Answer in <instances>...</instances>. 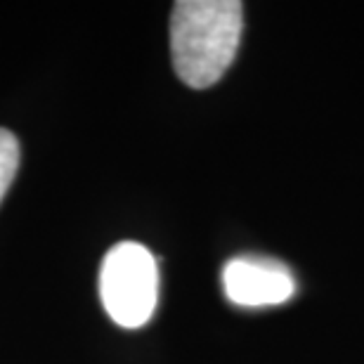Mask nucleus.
<instances>
[{"mask_svg": "<svg viewBox=\"0 0 364 364\" xmlns=\"http://www.w3.org/2000/svg\"><path fill=\"white\" fill-rule=\"evenodd\" d=\"M244 28L239 0H178L171 12V57L189 88L215 85L235 62Z\"/></svg>", "mask_w": 364, "mask_h": 364, "instance_id": "obj_1", "label": "nucleus"}, {"mask_svg": "<svg viewBox=\"0 0 364 364\" xmlns=\"http://www.w3.org/2000/svg\"><path fill=\"white\" fill-rule=\"evenodd\" d=\"M100 298L107 315L123 329H140L151 319L159 301V267L149 249L121 242L102 260Z\"/></svg>", "mask_w": 364, "mask_h": 364, "instance_id": "obj_2", "label": "nucleus"}, {"mask_svg": "<svg viewBox=\"0 0 364 364\" xmlns=\"http://www.w3.org/2000/svg\"><path fill=\"white\" fill-rule=\"evenodd\" d=\"M223 289L239 308L287 303L296 291L294 274L270 256H237L223 267Z\"/></svg>", "mask_w": 364, "mask_h": 364, "instance_id": "obj_3", "label": "nucleus"}, {"mask_svg": "<svg viewBox=\"0 0 364 364\" xmlns=\"http://www.w3.org/2000/svg\"><path fill=\"white\" fill-rule=\"evenodd\" d=\"M19 168V142L10 130L0 128V201Z\"/></svg>", "mask_w": 364, "mask_h": 364, "instance_id": "obj_4", "label": "nucleus"}]
</instances>
